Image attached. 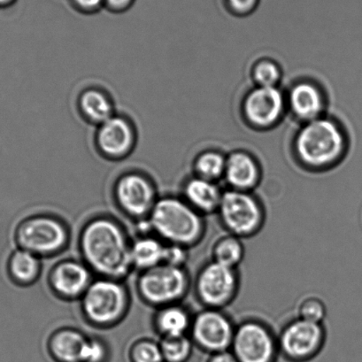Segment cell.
<instances>
[{
    "mask_svg": "<svg viewBox=\"0 0 362 362\" xmlns=\"http://www.w3.org/2000/svg\"><path fill=\"white\" fill-rule=\"evenodd\" d=\"M80 245L88 265L107 279L125 276L133 266L127 238L111 219L97 218L88 223L81 235Z\"/></svg>",
    "mask_w": 362,
    "mask_h": 362,
    "instance_id": "cell-1",
    "label": "cell"
},
{
    "mask_svg": "<svg viewBox=\"0 0 362 362\" xmlns=\"http://www.w3.org/2000/svg\"><path fill=\"white\" fill-rule=\"evenodd\" d=\"M149 223L165 240L187 248L198 245L206 230L205 216L177 197L157 200Z\"/></svg>",
    "mask_w": 362,
    "mask_h": 362,
    "instance_id": "cell-2",
    "label": "cell"
},
{
    "mask_svg": "<svg viewBox=\"0 0 362 362\" xmlns=\"http://www.w3.org/2000/svg\"><path fill=\"white\" fill-rule=\"evenodd\" d=\"M295 146L298 158L307 166L322 168L339 159L346 141L335 122L317 118L304 126L297 136Z\"/></svg>",
    "mask_w": 362,
    "mask_h": 362,
    "instance_id": "cell-3",
    "label": "cell"
},
{
    "mask_svg": "<svg viewBox=\"0 0 362 362\" xmlns=\"http://www.w3.org/2000/svg\"><path fill=\"white\" fill-rule=\"evenodd\" d=\"M216 214L226 233L242 239L259 234L267 218L265 206L257 197L232 189L223 192Z\"/></svg>",
    "mask_w": 362,
    "mask_h": 362,
    "instance_id": "cell-4",
    "label": "cell"
},
{
    "mask_svg": "<svg viewBox=\"0 0 362 362\" xmlns=\"http://www.w3.org/2000/svg\"><path fill=\"white\" fill-rule=\"evenodd\" d=\"M241 279L238 269L212 261L205 263L196 276L197 298L206 308L224 309L237 298Z\"/></svg>",
    "mask_w": 362,
    "mask_h": 362,
    "instance_id": "cell-5",
    "label": "cell"
},
{
    "mask_svg": "<svg viewBox=\"0 0 362 362\" xmlns=\"http://www.w3.org/2000/svg\"><path fill=\"white\" fill-rule=\"evenodd\" d=\"M239 362H275L279 339L262 320L247 318L235 326L230 349Z\"/></svg>",
    "mask_w": 362,
    "mask_h": 362,
    "instance_id": "cell-6",
    "label": "cell"
},
{
    "mask_svg": "<svg viewBox=\"0 0 362 362\" xmlns=\"http://www.w3.org/2000/svg\"><path fill=\"white\" fill-rule=\"evenodd\" d=\"M140 295L153 305H173L187 293L189 277L184 267L160 264L145 270L138 283Z\"/></svg>",
    "mask_w": 362,
    "mask_h": 362,
    "instance_id": "cell-7",
    "label": "cell"
},
{
    "mask_svg": "<svg viewBox=\"0 0 362 362\" xmlns=\"http://www.w3.org/2000/svg\"><path fill=\"white\" fill-rule=\"evenodd\" d=\"M82 305L84 315L95 325H112L127 308V291L114 279L97 280L83 293Z\"/></svg>",
    "mask_w": 362,
    "mask_h": 362,
    "instance_id": "cell-8",
    "label": "cell"
},
{
    "mask_svg": "<svg viewBox=\"0 0 362 362\" xmlns=\"http://www.w3.org/2000/svg\"><path fill=\"white\" fill-rule=\"evenodd\" d=\"M279 353L296 362L311 360L325 346L327 332L323 323L295 317L288 322L277 335Z\"/></svg>",
    "mask_w": 362,
    "mask_h": 362,
    "instance_id": "cell-9",
    "label": "cell"
},
{
    "mask_svg": "<svg viewBox=\"0 0 362 362\" xmlns=\"http://www.w3.org/2000/svg\"><path fill=\"white\" fill-rule=\"evenodd\" d=\"M15 238L21 249L36 255H52L64 247L68 232L55 218L40 216L22 221L16 228Z\"/></svg>",
    "mask_w": 362,
    "mask_h": 362,
    "instance_id": "cell-10",
    "label": "cell"
},
{
    "mask_svg": "<svg viewBox=\"0 0 362 362\" xmlns=\"http://www.w3.org/2000/svg\"><path fill=\"white\" fill-rule=\"evenodd\" d=\"M235 326L224 309L205 308L193 316L189 332L197 346L213 354L230 349Z\"/></svg>",
    "mask_w": 362,
    "mask_h": 362,
    "instance_id": "cell-11",
    "label": "cell"
},
{
    "mask_svg": "<svg viewBox=\"0 0 362 362\" xmlns=\"http://www.w3.org/2000/svg\"><path fill=\"white\" fill-rule=\"evenodd\" d=\"M115 194L119 207L129 216L136 217L151 213L157 202L153 182L146 175L134 172L118 179Z\"/></svg>",
    "mask_w": 362,
    "mask_h": 362,
    "instance_id": "cell-12",
    "label": "cell"
},
{
    "mask_svg": "<svg viewBox=\"0 0 362 362\" xmlns=\"http://www.w3.org/2000/svg\"><path fill=\"white\" fill-rule=\"evenodd\" d=\"M136 141L135 128L124 116L115 115L98 129V148L108 159L121 160L127 157L134 149Z\"/></svg>",
    "mask_w": 362,
    "mask_h": 362,
    "instance_id": "cell-13",
    "label": "cell"
},
{
    "mask_svg": "<svg viewBox=\"0 0 362 362\" xmlns=\"http://www.w3.org/2000/svg\"><path fill=\"white\" fill-rule=\"evenodd\" d=\"M284 107L283 95L276 87L259 86L245 98L244 111L252 125L267 128L279 119Z\"/></svg>",
    "mask_w": 362,
    "mask_h": 362,
    "instance_id": "cell-14",
    "label": "cell"
},
{
    "mask_svg": "<svg viewBox=\"0 0 362 362\" xmlns=\"http://www.w3.org/2000/svg\"><path fill=\"white\" fill-rule=\"evenodd\" d=\"M51 286L64 298H76L86 293L90 286V274L86 266L75 261L59 263L52 270Z\"/></svg>",
    "mask_w": 362,
    "mask_h": 362,
    "instance_id": "cell-15",
    "label": "cell"
},
{
    "mask_svg": "<svg viewBox=\"0 0 362 362\" xmlns=\"http://www.w3.org/2000/svg\"><path fill=\"white\" fill-rule=\"evenodd\" d=\"M224 175L230 189L250 192L257 186L261 177L254 158L243 152L232 153L228 158Z\"/></svg>",
    "mask_w": 362,
    "mask_h": 362,
    "instance_id": "cell-16",
    "label": "cell"
},
{
    "mask_svg": "<svg viewBox=\"0 0 362 362\" xmlns=\"http://www.w3.org/2000/svg\"><path fill=\"white\" fill-rule=\"evenodd\" d=\"M223 192L216 182L195 177L185 182L184 199L202 216L216 214Z\"/></svg>",
    "mask_w": 362,
    "mask_h": 362,
    "instance_id": "cell-17",
    "label": "cell"
},
{
    "mask_svg": "<svg viewBox=\"0 0 362 362\" xmlns=\"http://www.w3.org/2000/svg\"><path fill=\"white\" fill-rule=\"evenodd\" d=\"M290 104L298 118L310 122L319 118L323 109V98L314 84L300 83L291 90Z\"/></svg>",
    "mask_w": 362,
    "mask_h": 362,
    "instance_id": "cell-18",
    "label": "cell"
},
{
    "mask_svg": "<svg viewBox=\"0 0 362 362\" xmlns=\"http://www.w3.org/2000/svg\"><path fill=\"white\" fill-rule=\"evenodd\" d=\"M86 341V337L77 330H59L50 340L51 353L58 361L82 362Z\"/></svg>",
    "mask_w": 362,
    "mask_h": 362,
    "instance_id": "cell-19",
    "label": "cell"
},
{
    "mask_svg": "<svg viewBox=\"0 0 362 362\" xmlns=\"http://www.w3.org/2000/svg\"><path fill=\"white\" fill-rule=\"evenodd\" d=\"M81 114L91 124L100 125L114 116V105L105 91L93 88L80 95Z\"/></svg>",
    "mask_w": 362,
    "mask_h": 362,
    "instance_id": "cell-20",
    "label": "cell"
},
{
    "mask_svg": "<svg viewBox=\"0 0 362 362\" xmlns=\"http://www.w3.org/2000/svg\"><path fill=\"white\" fill-rule=\"evenodd\" d=\"M211 256L214 262L238 269L245 256L243 239L228 233L221 235L214 241Z\"/></svg>",
    "mask_w": 362,
    "mask_h": 362,
    "instance_id": "cell-21",
    "label": "cell"
},
{
    "mask_svg": "<svg viewBox=\"0 0 362 362\" xmlns=\"http://www.w3.org/2000/svg\"><path fill=\"white\" fill-rule=\"evenodd\" d=\"M165 245L154 238L144 237L132 245V265L145 270L163 264Z\"/></svg>",
    "mask_w": 362,
    "mask_h": 362,
    "instance_id": "cell-22",
    "label": "cell"
},
{
    "mask_svg": "<svg viewBox=\"0 0 362 362\" xmlns=\"http://www.w3.org/2000/svg\"><path fill=\"white\" fill-rule=\"evenodd\" d=\"M40 269V261L33 252L18 248L10 255L8 273L16 284H29L34 282Z\"/></svg>",
    "mask_w": 362,
    "mask_h": 362,
    "instance_id": "cell-23",
    "label": "cell"
},
{
    "mask_svg": "<svg viewBox=\"0 0 362 362\" xmlns=\"http://www.w3.org/2000/svg\"><path fill=\"white\" fill-rule=\"evenodd\" d=\"M192 319L189 313L180 305H167L157 315V328L164 337L185 336L191 329Z\"/></svg>",
    "mask_w": 362,
    "mask_h": 362,
    "instance_id": "cell-24",
    "label": "cell"
},
{
    "mask_svg": "<svg viewBox=\"0 0 362 362\" xmlns=\"http://www.w3.org/2000/svg\"><path fill=\"white\" fill-rule=\"evenodd\" d=\"M193 341L187 336L165 337L160 344L163 360L167 362H185L193 349Z\"/></svg>",
    "mask_w": 362,
    "mask_h": 362,
    "instance_id": "cell-25",
    "label": "cell"
},
{
    "mask_svg": "<svg viewBox=\"0 0 362 362\" xmlns=\"http://www.w3.org/2000/svg\"><path fill=\"white\" fill-rule=\"evenodd\" d=\"M226 160L221 153L216 152L200 154L195 163L197 177L216 182L224 175Z\"/></svg>",
    "mask_w": 362,
    "mask_h": 362,
    "instance_id": "cell-26",
    "label": "cell"
},
{
    "mask_svg": "<svg viewBox=\"0 0 362 362\" xmlns=\"http://www.w3.org/2000/svg\"><path fill=\"white\" fill-rule=\"evenodd\" d=\"M327 316V305L321 298L308 295L302 298L297 305L296 317L305 321L323 323Z\"/></svg>",
    "mask_w": 362,
    "mask_h": 362,
    "instance_id": "cell-27",
    "label": "cell"
},
{
    "mask_svg": "<svg viewBox=\"0 0 362 362\" xmlns=\"http://www.w3.org/2000/svg\"><path fill=\"white\" fill-rule=\"evenodd\" d=\"M133 362H163L160 346L149 340H141L132 347Z\"/></svg>",
    "mask_w": 362,
    "mask_h": 362,
    "instance_id": "cell-28",
    "label": "cell"
},
{
    "mask_svg": "<svg viewBox=\"0 0 362 362\" xmlns=\"http://www.w3.org/2000/svg\"><path fill=\"white\" fill-rule=\"evenodd\" d=\"M280 69L273 62H259L254 70L255 80L259 86L276 87V84L280 80Z\"/></svg>",
    "mask_w": 362,
    "mask_h": 362,
    "instance_id": "cell-29",
    "label": "cell"
},
{
    "mask_svg": "<svg viewBox=\"0 0 362 362\" xmlns=\"http://www.w3.org/2000/svg\"><path fill=\"white\" fill-rule=\"evenodd\" d=\"M107 355L105 344L98 339H88L84 346L82 362H103Z\"/></svg>",
    "mask_w": 362,
    "mask_h": 362,
    "instance_id": "cell-30",
    "label": "cell"
},
{
    "mask_svg": "<svg viewBox=\"0 0 362 362\" xmlns=\"http://www.w3.org/2000/svg\"><path fill=\"white\" fill-rule=\"evenodd\" d=\"M188 255L187 247L170 244L165 248L163 264L184 267L186 262H187Z\"/></svg>",
    "mask_w": 362,
    "mask_h": 362,
    "instance_id": "cell-31",
    "label": "cell"
},
{
    "mask_svg": "<svg viewBox=\"0 0 362 362\" xmlns=\"http://www.w3.org/2000/svg\"><path fill=\"white\" fill-rule=\"evenodd\" d=\"M259 2V0H226L228 8L239 16L248 15L254 11Z\"/></svg>",
    "mask_w": 362,
    "mask_h": 362,
    "instance_id": "cell-32",
    "label": "cell"
},
{
    "mask_svg": "<svg viewBox=\"0 0 362 362\" xmlns=\"http://www.w3.org/2000/svg\"><path fill=\"white\" fill-rule=\"evenodd\" d=\"M71 2L76 9L86 13L98 12L104 6V0H71Z\"/></svg>",
    "mask_w": 362,
    "mask_h": 362,
    "instance_id": "cell-33",
    "label": "cell"
},
{
    "mask_svg": "<svg viewBox=\"0 0 362 362\" xmlns=\"http://www.w3.org/2000/svg\"><path fill=\"white\" fill-rule=\"evenodd\" d=\"M135 0H104V6L109 11L122 13L131 8Z\"/></svg>",
    "mask_w": 362,
    "mask_h": 362,
    "instance_id": "cell-34",
    "label": "cell"
},
{
    "mask_svg": "<svg viewBox=\"0 0 362 362\" xmlns=\"http://www.w3.org/2000/svg\"><path fill=\"white\" fill-rule=\"evenodd\" d=\"M209 362H239L230 350L211 354Z\"/></svg>",
    "mask_w": 362,
    "mask_h": 362,
    "instance_id": "cell-35",
    "label": "cell"
},
{
    "mask_svg": "<svg viewBox=\"0 0 362 362\" xmlns=\"http://www.w3.org/2000/svg\"><path fill=\"white\" fill-rule=\"evenodd\" d=\"M16 2V0H0V8H6L11 6Z\"/></svg>",
    "mask_w": 362,
    "mask_h": 362,
    "instance_id": "cell-36",
    "label": "cell"
}]
</instances>
